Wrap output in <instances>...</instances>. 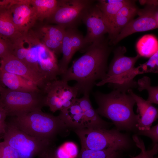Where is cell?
<instances>
[{
  "label": "cell",
  "instance_id": "obj_3",
  "mask_svg": "<svg viewBox=\"0 0 158 158\" xmlns=\"http://www.w3.org/2000/svg\"><path fill=\"white\" fill-rule=\"evenodd\" d=\"M13 45L17 58L42 74L51 69L57 60L55 53L42 42L32 29L23 34Z\"/></svg>",
  "mask_w": 158,
  "mask_h": 158
},
{
  "label": "cell",
  "instance_id": "obj_9",
  "mask_svg": "<svg viewBox=\"0 0 158 158\" xmlns=\"http://www.w3.org/2000/svg\"><path fill=\"white\" fill-rule=\"evenodd\" d=\"M90 0H58L57 7L46 23H54L66 29L75 28L86 11L93 4Z\"/></svg>",
  "mask_w": 158,
  "mask_h": 158
},
{
  "label": "cell",
  "instance_id": "obj_38",
  "mask_svg": "<svg viewBox=\"0 0 158 158\" xmlns=\"http://www.w3.org/2000/svg\"><path fill=\"white\" fill-rule=\"evenodd\" d=\"M3 87L1 85V84L0 82V94Z\"/></svg>",
  "mask_w": 158,
  "mask_h": 158
},
{
  "label": "cell",
  "instance_id": "obj_16",
  "mask_svg": "<svg viewBox=\"0 0 158 158\" xmlns=\"http://www.w3.org/2000/svg\"><path fill=\"white\" fill-rule=\"evenodd\" d=\"M127 92L134 98L137 106V112L139 116L136 125L138 130H149L153 123L158 118L157 109L147 100L134 93L132 89L128 90Z\"/></svg>",
  "mask_w": 158,
  "mask_h": 158
},
{
  "label": "cell",
  "instance_id": "obj_26",
  "mask_svg": "<svg viewBox=\"0 0 158 158\" xmlns=\"http://www.w3.org/2000/svg\"><path fill=\"white\" fill-rule=\"evenodd\" d=\"M138 90L140 91L146 90L148 93V97L147 100L150 103L158 104V86H152L151 85L150 78L145 76L138 80L137 82Z\"/></svg>",
  "mask_w": 158,
  "mask_h": 158
},
{
  "label": "cell",
  "instance_id": "obj_32",
  "mask_svg": "<svg viewBox=\"0 0 158 158\" xmlns=\"http://www.w3.org/2000/svg\"><path fill=\"white\" fill-rule=\"evenodd\" d=\"M138 134L147 136L150 138L152 141L153 145L158 143V124L151 127L148 130H138Z\"/></svg>",
  "mask_w": 158,
  "mask_h": 158
},
{
  "label": "cell",
  "instance_id": "obj_18",
  "mask_svg": "<svg viewBox=\"0 0 158 158\" xmlns=\"http://www.w3.org/2000/svg\"><path fill=\"white\" fill-rule=\"evenodd\" d=\"M58 116L68 128L74 130L88 128L82 109L75 100L70 106L60 111Z\"/></svg>",
  "mask_w": 158,
  "mask_h": 158
},
{
  "label": "cell",
  "instance_id": "obj_36",
  "mask_svg": "<svg viewBox=\"0 0 158 158\" xmlns=\"http://www.w3.org/2000/svg\"><path fill=\"white\" fill-rule=\"evenodd\" d=\"M55 150L54 147L48 150L42 158H57L55 153Z\"/></svg>",
  "mask_w": 158,
  "mask_h": 158
},
{
  "label": "cell",
  "instance_id": "obj_27",
  "mask_svg": "<svg viewBox=\"0 0 158 158\" xmlns=\"http://www.w3.org/2000/svg\"><path fill=\"white\" fill-rule=\"evenodd\" d=\"M119 152L110 149L93 150L81 148L77 158H118Z\"/></svg>",
  "mask_w": 158,
  "mask_h": 158
},
{
  "label": "cell",
  "instance_id": "obj_31",
  "mask_svg": "<svg viewBox=\"0 0 158 158\" xmlns=\"http://www.w3.org/2000/svg\"><path fill=\"white\" fill-rule=\"evenodd\" d=\"M0 158H19L16 150L6 142H0Z\"/></svg>",
  "mask_w": 158,
  "mask_h": 158
},
{
  "label": "cell",
  "instance_id": "obj_34",
  "mask_svg": "<svg viewBox=\"0 0 158 158\" xmlns=\"http://www.w3.org/2000/svg\"><path fill=\"white\" fill-rule=\"evenodd\" d=\"M150 58L144 64L146 66L148 72L157 73L158 51Z\"/></svg>",
  "mask_w": 158,
  "mask_h": 158
},
{
  "label": "cell",
  "instance_id": "obj_24",
  "mask_svg": "<svg viewBox=\"0 0 158 158\" xmlns=\"http://www.w3.org/2000/svg\"><path fill=\"white\" fill-rule=\"evenodd\" d=\"M136 48L140 56L150 57L158 51L157 40L153 35H145L138 40Z\"/></svg>",
  "mask_w": 158,
  "mask_h": 158
},
{
  "label": "cell",
  "instance_id": "obj_13",
  "mask_svg": "<svg viewBox=\"0 0 158 158\" xmlns=\"http://www.w3.org/2000/svg\"><path fill=\"white\" fill-rule=\"evenodd\" d=\"M82 21L87 28V34L84 37V42L87 46L103 39L104 35L108 32L102 14L96 4H93L86 11Z\"/></svg>",
  "mask_w": 158,
  "mask_h": 158
},
{
  "label": "cell",
  "instance_id": "obj_8",
  "mask_svg": "<svg viewBox=\"0 0 158 158\" xmlns=\"http://www.w3.org/2000/svg\"><path fill=\"white\" fill-rule=\"evenodd\" d=\"M3 135L4 141L16 150L19 158H41L47 151L53 147V142L33 137L11 122L7 123Z\"/></svg>",
  "mask_w": 158,
  "mask_h": 158
},
{
  "label": "cell",
  "instance_id": "obj_35",
  "mask_svg": "<svg viewBox=\"0 0 158 158\" xmlns=\"http://www.w3.org/2000/svg\"><path fill=\"white\" fill-rule=\"evenodd\" d=\"M7 116L6 111L0 104V134H4L5 132L7 126L5 119Z\"/></svg>",
  "mask_w": 158,
  "mask_h": 158
},
{
  "label": "cell",
  "instance_id": "obj_22",
  "mask_svg": "<svg viewBox=\"0 0 158 158\" xmlns=\"http://www.w3.org/2000/svg\"><path fill=\"white\" fill-rule=\"evenodd\" d=\"M131 1L123 0H100L97 1L96 4L102 14L108 30L109 26L119 10Z\"/></svg>",
  "mask_w": 158,
  "mask_h": 158
},
{
  "label": "cell",
  "instance_id": "obj_5",
  "mask_svg": "<svg viewBox=\"0 0 158 158\" xmlns=\"http://www.w3.org/2000/svg\"><path fill=\"white\" fill-rule=\"evenodd\" d=\"M126 51L124 47L117 49L114 51V57L108 68L105 78L96 84L97 86L109 83L113 85L115 89L126 91L137 87V82L134 80L137 75L143 73L140 66L135 67L140 56L138 54L133 57L124 55Z\"/></svg>",
  "mask_w": 158,
  "mask_h": 158
},
{
  "label": "cell",
  "instance_id": "obj_17",
  "mask_svg": "<svg viewBox=\"0 0 158 158\" xmlns=\"http://www.w3.org/2000/svg\"><path fill=\"white\" fill-rule=\"evenodd\" d=\"M138 11L133 1H131L119 10L109 28L108 33L111 40L113 41L121 30L133 19Z\"/></svg>",
  "mask_w": 158,
  "mask_h": 158
},
{
  "label": "cell",
  "instance_id": "obj_33",
  "mask_svg": "<svg viewBox=\"0 0 158 158\" xmlns=\"http://www.w3.org/2000/svg\"><path fill=\"white\" fill-rule=\"evenodd\" d=\"M13 44L0 36V58L2 59L12 54Z\"/></svg>",
  "mask_w": 158,
  "mask_h": 158
},
{
  "label": "cell",
  "instance_id": "obj_6",
  "mask_svg": "<svg viewBox=\"0 0 158 158\" xmlns=\"http://www.w3.org/2000/svg\"><path fill=\"white\" fill-rule=\"evenodd\" d=\"M74 131L80 140L81 148L86 149L119 152L129 149L132 145L129 136L116 128H84Z\"/></svg>",
  "mask_w": 158,
  "mask_h": 158
},
{
  "label": "cell",
  "instance_id": "obj_21",
  "mask_svg": "<svg viewBox=\"0 0 158 158\" xmlns=\"http://www.w3.org/2000/svg\"><path fill=\"white\" fill-rule=\"evenodd\" d=\"M9 6H0V36L13 44L22 34L13 22Z\"/></svg>",
  "mask_w": 158,
  "mask_h": 158
},
{
  "label": "cell",
  "instance_id": "obj_19",
  "mask_svg": "<svg viewBox=\"0 0 158 158\" xmlns=\"http://www.w3.org/2000/svg\"><path fill=\"white\" fill-rule=\"evenodd\" d=\"M76 101L81 108L90 128H107L112 124L102 119L93 107L89 94H85Z\"/></svg>",
  "mask_w": 158,
  "mask_h": 158
},
{
  "label": "cell",
  "instance_id": "obj_28",
  "mask_svg": "<svg viewBox=\"0 0 158 158\" xmlns=\"http://www.w3.org/2000/svg\"><path fill=\"white\" fill-rule=\"evenodd\" d=\"M55 151L57 158H75L78 153L77 146L71 142L64 143Z\"/></svg>",
  "mask_w": 158,
  "mask_h": 158
},
{
  "label": "cell",
  "instance_id": "obj_15",
  "mask_svg": "<svg viewBox=\"0 0 158 158\" xmlns=\"http://www.w3.org/2000/svg\"><path fill=\"white\" fill-rule=\"evenodd\" d=\"M87 47L84 37L75 28L66 29L62 42L63 56L58 63L60 75L65 72L73 55L78 50L83 51Z\"/></svg>",
  "mask_w": 158,
  "mask_h": 158
},
{
  "label": "cell",
  "instance_id": "obj_20",
  "mask_svg": "<svg viewBox=\"0 0 158 158\" xmlns=\"http://www.w3.org/2000/svg\"><path fill=\"white\" fill-rule=\"evenodd\" d=\"M0 82L12 90L31 92L42 90L32 82L16 74L0 69Z\"/></svg>",
  "mask_w": 158,
  "mask_h": 158
},
{
  "label": "cell",
  "instance_id": "obj_23",
  "mask_svg": "<svg viewBox=\"0 0 158 158\" xmlns=\"http://www.w3.org/2000/svg\"><path fill=\"white\" fill-rule=\"evenodd\" d=\"M58 0H30L36 14L37 20L43 22L53 14L57 6Z\"/></svg>",
  "mask_w": 158,
  "mask_h": 158
},
{
  "label": "cell",
  "instance_id": "obj_30",
  "mask_svg": "<svg viewBox=\"0 0 158 158\" xmlns=\"http://www.w3.org/2000/svg\"><path fill=\"white\" fill-rule=\"evenodd\" d=\"M35 32L42 42L47 48L54 53L58 54L61 53V42L39 35Z\"/></svg>",
  "mask_w": 158,
  "mask_h": 158
},
{
  "label": "cell",
  "instance_id": "obj_10",
  "mask_svg": "<svg viewBox=\"0 0 158 158\" xmlns=\"http://www.w3.org/2000/svg\"><path fill=\"white\" fill-rule=\"evenodd\" d=\"M43 92L46 95V105L53 112L61 111L72 105L78 94L75 86H71L68 82L55 80L48 83Z\"/></svg>",
  "mask_w": 158,
  "mask_h": 158
},
{
  "label": "cell",
  "instance_id": "obj_2",
  "mask_svg": "<svg viewBox=\"0 0 158 158\" xmlns=\"http://www.w3.org/2000/svg\"><path fill=\"white\" fill-rule=\"evenodd\" d=\"M127 92L115 89L108 94L95 92L93 95L98 105L95 110L99 115L111 120L118 130L135 131L139 116L133 111L134 98Z\"/></svg>",
  "mask_w": 158,
  "mask_h": 158
},
{
  "label": "cell",
  "instance_id": "obj_14",
  "mask_svg": "<svg viewBox=\"0 0 158 158\" xmlns=\"http://www.w3.org/2000/svg\"><path fill=\"white\" fill-rule=\"evenodd\" d=\"M13 22L22 34L32 29L37 20L30 0H16L9 7Z\"/></svg>",
  "mask_w": 158,
  "mask_h": 158
},
{
  "label": "cell",
  "instance_id": "obj_12",
  "mask_svg": "<svg viewBox=\"0 0 158 158\" xmlns=\"http://www.w3.org/2000/svg\"><path fill=\"white\" fill-rule=\"evenodd\" d=\"M157 6L149 5L145 8L139 10V16L131 20L121 31L112 41L115 44L125 37L135 32L147 31L156 29L158 23L155 19L158 13Z\"/></svg>",
  "mask_w": 158,
  "mask_h": 158
},
{
  "label": "cell",
  "instance_id": "obj_25",
  "mask_svg": "<svg viewBox=\"0 0 158 158\" xmlns=\"http://www.w3.org/2000/svg\"><path fill=\"white\" fill-rule=\"evenodd\" d=\"M66 29L58 25H53L45 23L40 25L35 31L39 35L62 42Z\"/></svg>",
  "mask_w": 158,
  "mask_h": 158
},
{
  "label": "cell",
  "instance_id": "obj_29",
  "mask_svg": "<svg viewBox=\"0 0 158 158\" xmlns=\"http://www.w3.org/2000/svg\"><path fill=\"white\" fill-rule=\"evenodd\" d=\"M133 139L136 145L141 150L142 153V158H152L157 153L158 151V143L154 145L152 149L146 151L143 141L137 135H133Z\"/></svg>",
  "mask_w": 158,
  "mask_h": 158
},
{
  "label": "cell",
  "instance_id": "obj_11",
  "mask_svg": "<svg viewBox=\"0 0 158 158\" xmlns=\"http://www.w3.org/2000/svg\"><path fill=\"white\" fill-rule=\"evenodd\" d=\"M0 63L1 70L16 74L32 82L43 92L49 82L40 73L12 54L1 59Z\"/></svg>",
  "mask_w": 158,
  "mask_h": 158
},
{
  "label": "cell",
  "instance_id": "obj_37",
  "mask_svg": "<svg viewBox=\"0 0 158 158\" xmlns=\"http://www.w3.org/2000/svg\"><path fill=\"white\" fill-rule=\"evenodd\" d=\"M142 153L141 151L140 154L135 157H132L131 158H142Z\"/></svg>",
  "mask_w": 158,
  "mask_h": 158
},
{
  "label": "cell",
  "instance_id": "obj_1",
  "mask_svg": "<svg viewBox=\"0 0 158 158\" xmlns=\"http://www.w3.org/2000/svg\"><path fill=\"white\" fill-rule=\"evenodd\" d=\"M84 54L74 61L61 75V80H74L78 93L89 94L95 81L104 79L107 72V59L110 50L103 39L92 43Z\"/></svg>",
  "mask_w": 158,
  "mask_h": 158
},
{
  "label": "cell",
  "instance_id": "obj_7",
  "mask_svg": "<svg viewBox=\"0 0 158 158\" xmlns=\"http://www.w3.org/2000/svg\"><path fill=\"white\" fill-rule=\"evenodd\" d=\"M0 104L7 116L17 117L36 110L46 105V95L42 91L24 92L2 87Z\"/></svg>",
  "mask_w": 158,
  "mask_h": 158
},
{
  "label": "cell",
  "instance_id": "obj_4",
  "mask_svg": "<svg viewBox=\"0 0 158 158\" xmlns=\"http://www.w3.org/2000/svg\"><path fill=\"white\" fill-rule=\"evenodd\" d=\"M11 122L33 137L52 142L57 134L68 128L58 116L44 113L41 110L15 117Z\"/></svg>",
  "mask_w": 158,
  "mask_h": 158
}]
</instances>
